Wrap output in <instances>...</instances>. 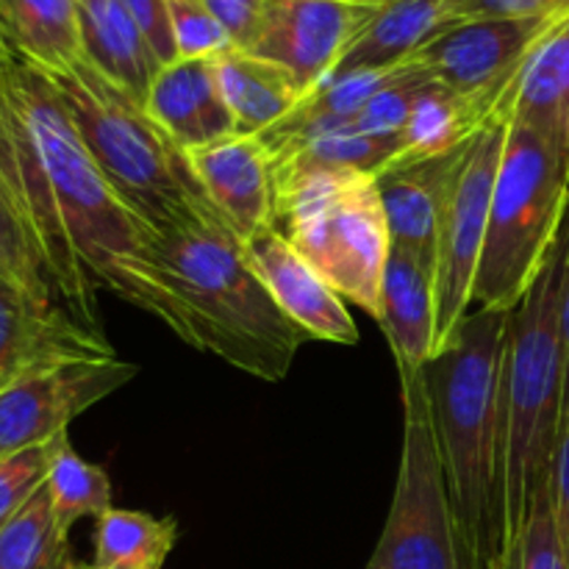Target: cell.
<instances>
[{
	"label": "cell",
	"mask_w": 569,
	"mask_h": 569,
	"mask_svg": "<svg viewBox=\"0 0 569 569\" xmlns=\"http://www.w3.org/2000/svg\"><path fill=\"white\" fill-rule=\"evenodd\" d=\"M244 256L278 309L309 339L356 345L359 328L348 311V300L292 248L276 226L244 239Z\"/></svg>",
	"instance_id": "cell-14"
},
{
	"label": "cell",
	"mask_w": 569,
	"mask_h": 569,
	"mask_svg": "<svg viewBox=\"0 0 569 569\" xmlns=\"http://www.w3.org/2000/svg\"><path fill=\"white\" fill-rule=\"evenodd\" d=\"M150 278L164 298V326L244 376L283 381L309 342L278 309L226 220L156 231Z\"/></svg>",
	"instance_id": "cell-2"
},
{
	"label": "cell",
	"mask_w": 569,
	"mask_h": 569,
	"mask_svg": "<svg viewBox=\"0 0 569 569\" xmlns=\"http://www.w3.org/2000/svg\"><path fill=\"white\" fill-rule=\"evenodd\" d=\"M48 76L83 148L139 220L159 233L222 220L206 198L189 153L142 100L100 76L87 59Z\"/></svg>",
	"instance_id": "cell-5"
},
{
	"label": "cell",
	"mask_w": 569,
	"mask_h": 569,
	"mask_svg": "<svg viewBox=\"0 0 569 569\" xmlns=\"http://www.w3.org/2000/svg\"><path fill=\"white\" fill-rule=\"evenodd\" d=\"M506 133H509L506 120H492L478 131L445 203L437 239V264H433V287H437L433 356L453 342L476 303L478 261L487 239L489 206H492Z\"/></svg>",
	"instance_id": "cell-9"
},
{
	"label": "cell",
	"mask_w": 569,
	"mask_h": 569,
	"mask_svg": "<svg viewBox=\"0 0 569 569\" xmlns=\"http://www.w3.org/2000/svg\"><path fill=\"white\" fill-rule=\"evenodd\" d=\"M214 70L222 98L237 122V133L261 137L306 100V89L283 67L248 50L233 48L217 56Z\"/></svg>",
	"instance_id": "cell-22"
},
{
	"label": "cell",
	"mask_w": 569,
	"mask_h": 569,
	"mask_svg": "<svg viewBox=\"0 0 569 569\" xmlns=\"http://www.w3.org/2000/svg\"><path fill=\"white\" fill-rule=\"evenodd\" d=\"M11 56V44L0 42V117H3V100H6V61Z\"/></svg>",
	"instance_id": "cell-37"
},
{
	"label": "cell",
	"mask_w": 569,
	"mask_h": 569,
	"mask_svg": "<svg viewBox=\"0 0 569 569\" xmlns=\"http://www.w3.org/2000/svg\"><path fill=\"white\" fill-rule=\"evenodd\" d=\"M78 569H89V567H83V565H81V567H78Z\"/></svg>",
	"instance_id": "cell-42"
},
{
	"label": "cell",
	"mask_w": 569,
	"mask_h": 569,
	"mask_svg": "<svg viewBox=\"0 0 569 569\" xmlns=\"http://www.w3.org/2000/svg\"><path fill=\"white\" fill-rule=\"evenodd\" d=\"M511 311L476 309L426 365V389L445 481L472 569L500 542L503 361Z\"/></svg>",
	"instance_id": "cell-3"
},
{
	"label": "cell",
	"mask_w": 569,
	"mask_h": 569,
	"mask_svg": "<svg viewBox=\"0 0 569 569\" xmlns=\"http://www.w3.org/2000/svg\"><path fill=\"white\" fill-rule=\"evenodd\" d=\"M72 561L70 531H64L50 503L48 489H39L26 509L0 531V569H78Z\"/></svg>",
	"instance_id": "cell-26"
},
{
	"label": "cell",
	"mask_w": 569,
	"mask_h": 569,
	"mask_svg": "<svg viewBox=\"0 0 569 569\" xmlns=\"http://www.w3.org/2000/svg\"><path fill=\"white\" fill-rule=\"evenodd\" d=\"M0 28L17 53L48 72L83 59L78 0H0Z\"/></svg>",
	"instance_id": "cell-23"
},
{
	"label": "cell",
	"mask_w": 569,
	"mask_h": 569,
	"mask_svg": "<svg viewBox=\"0 0 569 569\" xmlns=\"http://www.w3.org/2000/svg\"><path fill=\"white\" fill-rule=\"evenodd\" d=\"M170 3L172 42L178 59H217L233 50L226 28L211 17L200 0H167Z\"/></svg>",
	"instance_id": "cell-30"
},
{
	"label": "cell",
	"mask_w": 569,
	"mask_h": 569,
	"mask_svg": "<svg viewBox=\"0 0 569 569\" xmlns=\"http://www.w3.org/2000/svg\"><path fill=\"white\" fill-rule=\"evenodd\" d=\"M137 372L131 361L106 356L14 378L0 389V459L53 442L78 415L120 392Z\"/></svg>",
	"instance_id": "cell-11"
},
{
	"label": "cell",
	"mask_w": 569,
	"mask_h": 569,
	"mask_svg": "<svg viewBox=\"0 0 569 569\" xmlns=\"http://www.w3.org/2000/svg\"><path fill=\"white\" fill-rule=\"evenodd\" d=\"M276 228L348 303L378 320L392 237L372 172L276 167Z\"/></svg>",
	"instance_id": "cell-6"
},
{
	"label": "cell",
	"mask_w": 569,
	"mask_h": 569,
	"mask_svg": "<svg viewBox=\"0 0 569 569\" xmlns=\"http://www.w3.org/2000/svg\"><path fill=\"white\" fill-rule=\"evenodd\" d=\"M567 214L569 170L565 161L537 133L509 122L478 261V309H517L548 264Z\"/></svg>",
	"instance_id": "cell-7"
},
{
	"label": "cell",
	"mask_w": 569,
	"mask_h": 569,
	"mask_svg": "<svg viewBox=\"0 0 569 569\" xmlns=\"http://www.w3.org/2000/svg\"><path fill=\"white\" fill-rule=\"evenodd\" d=\"M378 326L392 348L400 387L420 381L437 345V287L431 264L392 248L383 270Z\"/></svg>",
	"instance_id": "cell-17"
},
{
	"label": "cell",
	"mask_w": 569,
	"mask_h": 569,
	"mask_svg": "<svg viewBox=\"0 0 569 569\" xmlns=\"http://www.w3.org/2000/svg\"><path fill=\"white\" fill-rule=\"evenodd\" d=\"M403 392V450L392 506L365 569H472L445 481L426 376Z\"/></svg>",
	"instance_id": "cell-8"
},
{
	"label": "cell",
	"mask_w": 569,
	"mask_h": 569,
	"mask_svg": "<svg viewBox=\"0 0 569 569\" xmlns=\"http://www.w3.org/2000/svg\"><path fill=\"white\" fill-rule=\"evenodd\" d=\"M569 0H445V17L461 20H526V17H565Z\"/></svg>",
	"instance_id": "cell-32"
},
{
	"label": "cell",
	"mask_w": 569,
	"mask_h": 569,
	"mask_svg": "<svg viewBox=\"0 0 569 569\" xmlns=\"http://www.w3.org/2000/svg\"><path fill=\"white\" fill-rule=\"evenodd\" d=\"M114 348L103 331L89 328L59 303H42L0 281V378L14 381L28 372L106 359Z\"/></svg>",
	"instance_id": "cell-13"
},
{
	"label": "cell",
	"mask_w": 569,
	"mask_h": 569,
	"mask_svg": "<svg viewBox=\"0 0 569 569\" xmlns=\"http://www.w3.org/2000/svg\"><path fill=\"white\" fill-rule=\"evenodd\" d=\"M206 198L239 239L276 226V164L261 137L231 133L189 153Z\"/></svg>",
	"instance_id": "cell-15"
},
{
	"label": "cell",
	"mask_w": 569,
	"mask_h": 569,
	"mask_svg": "<svg viewBox=\"0 0 569 569\" xmlns=\"http://www.w3.org/2000/svg\"><path fill=\"white\" fill-rule=\"evenodd\" d=\"M9 383H11V381H6V378H0V389H3V387H9Z\"/></svg>",
	"instance_id": "cell-39"
},
{
	"label": "cell",
	"mask_w": 569,
	"mask_h": 569,
	"mask_svg": "<svg viewBox=\"0 0 569 569\" xmlns=\"http://www.w3.org/2000/svg\"><path fill=\"white\" fill-rule=\"evenodd\" d=\"M550 506H553L556 531H559L569 565V431L561 433L559 450H556L553 472H550Z\"/></svg>",
	"instance_id": "cell-35"
},
{
	"label": "cell",
	"mask_w": 569,
	"mask_h": 569,
	"mask_svg": "<svg viewBox=\"0 0 569 569\" xmlns=\"http://www.w3.org/2000/svg\"><path fill=\"white\" fill-rule=\"evenodd\" d=\"M472 139L450 153L395 164L378 172V192H381L392 248L406 250L431 267L437 264L439 222H442L450 187H453L456 172H459Z\"/></svg>",
	"instance_id": "cell-16"
},
{
	"label": "cell",
	"mask_w": 569,
	"mask_h": 569,
	"mask_svg": "<svg viewBox=\"0 0 569 569\" xmlns=\"http://www.w3.org/2000/svg\"><path fill=\"white\" fill-rule=\"evenodd\" d=\"M44 489L50 495L56 517L61 528L70 531L83 517H94L111 509V481L100 467L89 465L87 459L72 450L70 437L61 433L50 445V467L44 478Z\"/></svg>",
	"instance_id": "cell-27"
},
{
	"label": "cell",
	"mask_w": 569,
	"mask_h": 569,
	"mask_svg": "<svg viewBox=\"0 0 569 569\" xmlns=\"http://www.w3.org/2000/svg\"><path fill=\"white\" fill-rule=\"evenodd\" d=\"M217 22L226 28L233 48L248 50L264 17L267 0H200Z\"/></svg>",
	"instance_id": "cell-34"
},
{
	"label": "cell",
	"mask_w": 569,
	"mask_h": 569,
	"mask_svg": "<svg viewBox=\"0 0 569 569\" xmlns=\"http://www.w3.org/2000/svg\"><path fill=\"white\" fill-rule=\"evenodd\" d=\"M567 253L569 214L548 264L509 315L500 445V542L526 526L533 503L550 489L565 392L559 311Z\"/></svg>",
	"instance_id": "cell-4"
},
{
	"label": "cell",
	"mask_w": 569,
	"mask_h": 569,
	"mask_svg": "<svg viewBox=\"0 0 569 569\" xmlns=\"http://www.w3.org/2000/svg\"><path fill=\"white\" fill-rule=\"evenodd\" d=\"M445 26V0H387L356 33L331 78L406 64Z\"/></svg>",
	"instance_id": "cell-21"
},
{
	"label": "cell",
	"mask_w": 569,
	"mask_h": 569,
	"mask_svg": "<svg viewBox=\"0 0 569 569\" xmlns=\"http://www.w3.org/2000/svg\"><path fill=\"white\" fill-rule=\"evenodd\" d=\"M492 120H500V117H495V111L483 103L461 98L442 83L428 81L411 109L398 164L450 153L470 142Z\"/></svg>",
	"instance_id": "cell-24"
},
{
	"label": "cell",
	"mask_w": 569,
	"mask_h": 569,
	"mask_svg": "<svg viewBox=\"0 0 569 569\" xmlns=\"http://www.w3.org/2000/svg\"><path fill=\"white\" fill-rule=\"evenodd\" d=\"M0 42H9V39H6V33H3V28H0Z\"/></svg>",
	"instance_id": "cell-40"
},
{
	"label": "cell",
	"mask_w": 569,
	"mask_h": 569,
	"mask_svg": "<svg viewBox=\"0 0 569 569\" xmlns=\"http://www.w3.org/2000/svg\"><path fill=\"white\" fill-rule=\"evenodd\" d=\"M122 9L128 11L144 39L150 42L153 53L159 56L161 64H172L178 61L176 42H172V26H170V3L167 0H120Z\"/></svg>",
	"instance_id": "cell-33"
},
{
	"label": "cell",
	"mask_w": 569,
	"mask_h": 569,
	"mask_svg": "<svg viewBox=\"0 0 569 569\" xmlns=\"http://www.w3.org/2000/svg\"><path fill=\"white\" fill-rule=\"evenodd\" d=\"M487 569H569L556 531L550 489L533 503L526 526L498 545Z\"/></svg>",
	"instance_id": "cell-29"
},
{
	"label": "cell",
	"mask_w": 569,
	"mask_h": 569,
	"mask_svg": "<svg viewBox=\"0 0 569 569\" xmlns=\"http://www.w3.org/2000/svg\"><path fill=\"white\" fill-rule=\"evenodd\" d=\"M89 569H92V567H89ZM117 569H128V567H117Z\"/></svg>",
	"instance_id": "cell-41"
},
{
	"label": "cell",
	"mask_w": 569,
	"mask_h": 569,
	"mask_svg": "<svg viewBox=\"0 0 569 569\" xmlns=\"http://www.w3.org/2000/svg\"><path fill=\"white\" fill-rule=\"evenodd\" d=\"M144 106L187 153L237 133L217 81L214 59H178L164 64Z\"/></svg>",
	"instance_id": "cell-19"
},
{
	"label": "cell",
	"mask_w": 569,
	"mask_h": 569,
	"mask_svg": "<svg viewBox=\"0 0 569 569\" xmlns=\"http://www.w3.org/2000/svg\"><path fill=\"white\" fill-rule=\"evenodd\" d=\"M0 178L70 315L103 331L98 292L106 289L167 320L150 278L156 231L98 170L48 72L14 48L6 61Z\"/></svg>",
	"instance_id": "cell-1"
},
{
	"label": "cell",
	"mask_w": 569,
	"mask_h": 569,
	"mask_svg": "<svg viewBox=\"0 0 569 569\" xmlns=\"http://www.w3.org/2000/svg\"><path fill=\"white\" fill-rule=\"evenodd\" d=\"M0 281L42 303H59L48 270L33 248L14 200L0 178ZM61 306V303H59Z\"/></svg>",
	"instance_id": "cell-28"
},
{
	"label": "cell",
	"mask_w": 569,
	"mask_h": 569,
	"mask_svg": "<svg viewBox=\"0 0 569 569\" xmlns=\"http://www.w3.org/2000/svg\"><path fill=\"white\" fill-rule=\"evenodd\" d=\"M50 445L53 442L0 459V531L44 487L50 467Z\"/></svg>",
	"instance_id": "cell-31"
},
{
	"label": "cell",
	"mask_w": 569,
	"mask_h": 569,
	"mask_svg": "<svg viewBox=\"0 0 569 569\" xmlns=\"http://www.w3.org/2000/svg\"><path fill=\"white\" fill-rule=\"evenodd\" d=\"M372 11L345 0H267L248 53L283 67L309 94L331 78Z\"/></svg>",
	"instance_id": "cell-12"
},
{
	"label": "cell",
	"mask_w": 569,
	"mask_h": 569,
	"mask_svg": "<svg viewBox=\"0 0 569 569\" xmlns=\"http://www.w3.org/2000/svg\"><path fill=\"white\" fill-rule=\"evenodd\" d=\"M561 353H565V392H561V433L569 431V253L565 283H561ZM561 439V437H559Z\"/></svg>",
	"instance_id": "cell-36"
},
{
	"label": "cell",
	"mask_w": 569,
	"mask_h": 569,
	"mask_svg": "<svg viewBox=\"0 0 569 569\" xmlns=\"http://www.w3.org/2000/svg\"><path fill=\"white\" fill-rule=\"evenodd\" d=\"M500 117L545 139L569 170V14L522 61L506 89Z\"/></svg>",
	"instance_id": "cell-18"
},
{
	"label": "cell",
	"mask_w": 569,
	"mask_h": 569,
	"mask_svg": "<svg viewBox=\"0 0 569 569\" xmlns=\"http://www.w3.org/2000/svg\"><path fill=\"white\" fill-rule=\"evenodd\" d=\"M178 539L172 517H150L111 506L94 520L92 569H161Z\"/></svg>",
	"instance_id": "cell-25"
},
{
	"label": "cell",
	"mask_w": 569,
	"mask_h": 569,
	"mask_svg": "<svg viewBox=\"0 0 569 569\" xmlns=\"http://www.w3.org/2000/svg\"><path fill=\"white\" fill-rule=\"evenodd\" d=\"M78 11H81L83 59L100 76L148 103L150 87L164 64L137 22L122 9L120 0H78Z\"/></svg>",
	"instance_id": "cell-20"
},
{
	"label": "cell",
	"mask_w": 569,
	"mask_h": 569,
	"mask_svg": "<svg viewBox=\"0 0 569 569\" xmlns=\"http://www.w3.org/2000/svg\"><path fill=\"white\" fill-rule=\"evenodd\" d=\"M345 3H359V6H381L387 0H345Z\"/></svg>",
	"instance_id": "cell-38"
},
{
	"label": "cell",
	"mask_w": 569,
	"mask_h": 569,
	"mask_svg": "<svg viewBox=\"0 0 569 569\" xmlns=\"http://www.w3.org/2000/svg\"><path fill=\"white\" fill-rule=\"evenodd\" d=\"M565 17L450 22L411 56L409 64L426 72L431 81L448 87L450 92L483 103L495 111V117H500L511 78L537 48L539 39Z\"/></svg>",
	"instance_id": "cell-10"
}]
</instances>
